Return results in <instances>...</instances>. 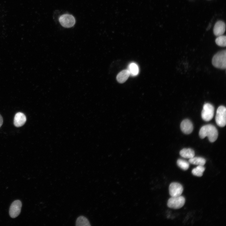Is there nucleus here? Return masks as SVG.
<instances>
[{
	"label": "nucleus",
	"mask_w": 226,
	"mask_h": 226,
	"mask_svg": "<svg viewBox=\"0 0 226 226\" xmlns=\"http://www.w3.org/2000/svg\"><path fill=\"white\" fill-rule=\"evenodd\" d=\"M199 136L202 139L207 137L211 142H215L217 139L218 132L216 127L212 124H207L203 126L199 132Z\"/></svg>",
	"instance_id": "f257e3e1"
},
{
	"label": "nucleus",
	"mask_w": 226,
	"mask_h": 226,
	"mask_svg": "<svg viewBox=\"0 0 226 226\" xmlns=\"http://www.w3.org/2000/svg\"><path fill=\"white\" fill-rule=\"evenodd\" d=\"M226 51H220L213 57L212 63L215 67L220 69H225L226 67Z\"/></svg>",
	"instance_id": "f03ea898"
},
{
	"label": "nucleus",
	"mask_w": 226,
	"mask_h": 226,
	"mask_svg": "<svg viewBox=\"0 0 226 226\" xmlns=\"http://www.w3.org/2000/svg\"><path fill=\"white\" fill-rule=\"evenodd\" d=\"M226 109L225 106H219L217 109L215 116V121L217 125L221 127L226 124Z\"/></svg>",
	"instance_id": "7ed1b4c3"
},
{
	"label": "nucleus",
	"mask_w": 226,
	"mask_h": 226,
	"mask_svg": "<svg viewBox=\"0 0 226 226\" xmlns=\"http://www.w3.org/2000/svg\"><path fill=\"white\" fill-rule=\"evenodd\" d=\"M185 202V199L182 196L171 197L168 201V207L174 209H178L182 207Z\"/></svg>",
	"instance_id": "20e7f679"
},
{
	"label": "nucleus",
	"mask_w": 226,
	"mask_h": 226,
	"mask_svg": "<svg viewBox=\"0 0 226 226\" xmlns=\"http://www.w3.org/2000/svg\"><path fill=\"white\" fill-rule=\"evenodd\" d=\"M214 106L209 103L205 104L201 113V116L203 120L208 121L213 118L214 113Z\"/></svg>",
	"instance_id": "39448f33"
},
{
	"label": "nucleus",
	"mask_w": 226,
	"mask_h": 226,
	"mask_svg": "<svg viewBox=\"0 0 226 226\" xmlns=\"http://www.w3.org/2000/svg\"><path fill=\"white\" fill-rule=\"evenodd\" d=\"M59 22L61 25L66 28L73 27L75 23V19L73 16L69 14L62 15L59 18Z\"/></svg>",
	"instance_id": "423d86ee"
},
{
	"label": "nucleus",
	"mask_w": 226,
	"mask_h": 226,
	"mask_svg": "<svg viewBox=\"0 0 226 226\" xmlns=\"http://www.w3.org/2000/svg\"><path fill=\"white\" fill-rule=\"evenodd\" d=\"M22 205L21 202L19 200H15L12 203L9 210L11 218H14L19 216L21 212Z\"/></svg>",
	"instance_id": "0eeeda50"
},
{
	"label": "nucleus",
	"mask_w": 226,
	"mask_h": 226,
	"mask_svg": "<svg viewBox=\"0 0 226 226\" xmlns=\"http://www.w3.org/2000/svg\"><path fill=\"white\" fill-rule=\"evenodd\" d=\"M183 191L182 185L177 182H172L169 186V192L171 197H176L181 195Z\"/></svg>",
	"instance_id": "6e6552de"
},
{
	"label": "nucleus",
	"mask_w": 226,
	"mask_h": 226,
	"mask_svg": "<svg viewBox=\"0 0 226 226\" xmlns=\"http://www.w3.org/2000/svg\"><path fill=\"white\" fill-rule=\"evenodd\" d=\"M225 24L221 20L218 21L215 24L213 29L214 35L217 36L222 35L225 31Z\"/></svg>",
	"instance_id": "1a4fd4ad"
},
{
	"label": "nucleus",
	"mask_w": 226,
	"mask_h": 226,
	"mask_svg": "<svg viewBox=\"0 0 226 226\" xmlns=\"http://www.w3.org/2000/svg\"><path fill=\"white\" fill-rule=\"evenodd\" d=\"M182 131L186 134L191 133L193 130V125L192 122L189 119H186L182 121L180 125Z\"/></svg>",
	"instance_id": "9d476101"
},
{
	"label": "nucleus",
	"mask_w": 226,
	"mask_h": 226,
	"mask_svg": "<svg viewBox=\"0 0 226 226\" xmlns=\"http://www.w3.org/2000/svg\"><path fill=\"white\" fill-rule=\"evenodd\" d=\"M26 121L25 115L23 113L19 112L16 113L14 117L13 123L16 127H20L24 124Z\"/></svg>",
	"instance_id": "9b49d317"
},
{
	"label": "nucleus",
	"mask_w": 226,
	"mask_h": 226,
	"mask_svg": "<svg viewBox=\"0 0 226 226\" xmlns=\"http://www.w3.org/2000/svg\"><path fill=\"white\" fill-rule=\"evenodd\" d=\"M130 75V73L127 69L124 70L117 74L116 79L119 83H123L127 79Z\"/></svg>",
	"instance_id": "f8f14e48"
},
{
	"label": "nucleus",
	"mask_w": 226,
	"mask_h": 226,
	"mask_svg": "<svg viewBox=\"0 0 226 226\" xmlns=\"http://www.w3.org/2000/svg\"><path fill=\"white\" fill-rule=\"evenodd\" d=\"M180 154L184 158L189 159L194 156L195 152L194 150L191 148H184L180 151Z\"/></svg>",
	"instance_id": "ddd939ff"
},
{
	"label": "nucleus",
	"mask_w": 226,
	"mask_h": 226,
	"mask_svg": "<svg viewBox=\"0 0 226 226\" xmlns=\"http://www.w3.org/2000/svg\"><path fill=\"white\" fill-rule=\"evenodd\" d=\"M188 162L193 164L203 166L206 163V159L201 157H193L189 159Z\"/></svg>",
	"instance_id": "4468645a"
},
{
	"label": "nucleus",
	"mask_w": 226,
	"mask_h": 226,
	"mask_svg": "<svg viewBox=\"0 0 226 226\" xmlns=\"http://www.w3.org/2000/svg\"><path fill=\"white\" fill-rule=\"evenodd\" d=\"M127 70L129 71L130 75L132 76L137 75L139 73V68L137 65L135 63H131L128 66Z\"/></svg>",
	"instance_id": "2eb2a0df"
},
{
	"label": "nucleus",
	"mask_w": 226,
	"mask_h": 226,
	"mask_svg": "<svg viewBox=\"0 0 226 226\" xmlns=\"http://www.w3.org/2000/svg\"><path fill=\"white\" fill-rule=\"evenodd\" d=\"M76 225L80 226H90V223L88 219L83 216H80L77 218Z\"/></svg>",
	"instance_id": "dca6fc26"
},
{
	"label": "nucleus",
	"mask_w": 226,
	"mask_h": 226,
	"mask_svg": "<svg viewBox=\"0 0 226 226\" xmlns=\"http://www.w3.org/2000/svg\"><path fill=\"white\" fill-rule=\"evenodd\" d=\"M205 169V168L203 166L198 165L196 168L192 169L191 172L193 175L195 176L201 177L203 175Z\"/></svg>",
	"instance_id": "f3484780"
},
{
	"label": "nucleus",
	"mask_w": 226,
	"mask_h": 226,
	"mask_svg": "<svg viewBox=\"0 0 226 226\" xmlns=\"http://www.w3.org/2000/svg\"><path fill=\"white\" fill-rule=\"evenodd\" d=\"M177 165L182 170H186L189 167V163L187 161L181 159H179L177 161Z\"/></svg>",
	"instance_id": "a211bd4d"
},
{
	"label": "nucleus",
	"mask_w": 226,
	"mask_h": 226,
	"mask_svg": "<svg viewBox=\"0 0 226 226\" xmlns=\"http://www.w3.org/2000/svg\"><path fill=\"white\" fill-rule=\"evenodd\" d=\"M216 44L218 46L225 47L226 44V37L225 35H220L216 39Z\"/></svg>",
	"instance_id": "6ab92c4d"
},
{
	"label": "nucleus",
	"mask_w": 226,
	"mask_h": 226,
	"mask_svg": "<svg viewBox=\"0 0 226 226\" xmlns=\"http://www.w3.org/2000/svg\"><path fill=\"white\" fill-rule=\"evenodd\" d=\"M3 123V119L2 116L0 114V127L2 126Z\"/></svg>",
	"instance_id": "aec40b11"
}]
</instances>
